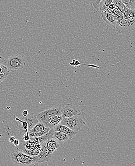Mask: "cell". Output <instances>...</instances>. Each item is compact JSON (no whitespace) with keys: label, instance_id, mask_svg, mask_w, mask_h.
<instances>
[{"label":"cell","instance_id":"cell-1","mask_svg":"<svg viewBox=\"0 0 135 166\" xmlns=\"http://www.w3.org/2000/svg\"><path fill=\"white\" fill-rule=\"evenodd\" d=\"M3 64L9 71H19L24 68L25 59L20 55H12L4 60Z\"/></svg>","mask_w":135,"mask_h":166},{"label":"cell","instance_id":"cell-2","mask_svg":"<svg viewBox=\"0 0 135 166\" xmlns=\"http://www.w3.org/2000/svg\"><path fill=\"white\" fill-rule=\"evenodd\" d=\"M60 124L68 126L77 133L82 127L86 124V122L80 115H76L70 117H62Z\"/></svg>","mask_w":135,"mask_h":166},{"label":"cell","instance_id":"cell-3","mask_svg":"<svg viewBox=\"0 0 135 166\" xmlns=\"http://www.w3.org/2000/svg\"><path fill=\"white\" fill-rule=\"evenodd\" d=\"M135 20L127 18L118 20L116 23V30L119 34H128L135 29Z\"/></svg>","mask_w":135,"mask_h":166},{"label":"cell","instance_id":"cell-4","mask_svg":"<svg viewBox=\"0 0 135 166\" xmlns=\"http://www.w3.org/2000/svg\"><path fill=\"white\" fill-rule=\"evenodd\" d=\"M52 153H50L47 149L46 143L41 145L40 149L37 156L36 163H42L47 162L51 160Z\"/></svg>","mask_w":135,"mask_h":166},{"label":"cell","instance_id":"cell-5","mask_svg":"<svg viewBox=\"0 0 135 166\" xmlns=\"http://www.w3.org/2000/svg\"><path fill=\"white\" fill-rule=\"evenodd\" d=\"M82 114L81 111L78 108L70 103H67L64 107L62 109V117H70Z\"/></svg>","mask_w":135,"mask_h":166},{"label":"cell","instance_id":"cell-6","mask_svg":"<svg viewBox=\"0 0 135 166\" xmlns=\"http://www.w3.org/2000/svg\"><path fill=\"white\" fill-rule=\"evenodd\" d=\"M101 16L102 19L107 25L113 28H115L117 20L112 12L107 8L101 11Z\"/></svg>","mask_w":135,"mask_h":166},{"label":"cell","instance_id":"cell-7","mask_svg":"<svg viewBox=\"0 0 135 166\" xmlns=\"http://www.w3.org/2000/svg\"><path fill=\"white\" fill-rule=\"evenodd\" d=\"M26 154L17 149L11 153V160L15 165H21L22 161Z\"/></svg>","mask_w":135,"mask_h":166},{"label":"cell","instance_id":"cell-8","mask_svg":"<svg viewBox=\"0 0 135 166\" xmlns=\"http://www.w3.org/2000/svg\"><path fill=\"white\" fill-rule=\"evenodd\" d=\"M53 130L54 131L61 132L63 133H65L68 136L70 140L72 139L73 137L77 134V133L72 130L71 129H70L69 127L61 124H59L57 126L54 127Z\"/></svg>","mask_w":135,"mask_h":166},{"label":"cell","instance_id":"cell-9","mask_svg":"<svg viewBox=\"0 0 135 166\" xmlns=\"http://www.w3.org/2000/svg\"><path fill=\"white\" fill-rule=\"evenodd\" d=\"M22 120L27 123L29 131L38 122L37 115L34 114V113L28 114L27 116L24 117Z\"/></svg>","mask_w":135,"mask_h":166},{"label":"cell","instance_id":"cell-10","mask_svg":"<svg viewBox=\"0 0 135 166\" xmlns=\"http://www.w3.org/2000/svg\"><path fill=\"white\" fill-rule=\"evenodd\" d=\"M45 143L47 149L51 153H53L60 147V144L53 137L47 140Z\"/></svg>","mask_w":135,"mask_h":166},{"label":"cell","instance_id":"cell-11","mask_svg":"<svg viewBox=\"0 0 135 166\" xmlns=\"http://www.w3.org/2000/svg\"><path fill=\"white\" fill-rule=\"evenodd\" d=\"M53 138H54L56 140L58 141L59 144L64 143L66 141L69 140L68 136L65 134L60 131H54L53 132Z\"/></svg>","mask_w":135,"mask_h":166},{"label":"cell","instance_id":"cell-12","mask_svg":"<svg viewBox=\"0 0 135 166\" xmlns=\"http://www.w3.org/2000/svg\"><path fill=\"white\" fill-rule=\"evenodd\" d=\"M62 108L61 107H56L48 109L41 112L42 114H45L51 117L57 115H62Z\"/></svg>","mask_w":135,"mask_h":166},{"label":"cell","instance_id":"cell-13","mask_svg":"<svg viewBox=\"0 0 135 166\" xmlns=\"http://www.w3.org/2000/svg\"><path fill=\"white\" fill-rule=\"evenodd\" d=\"M37 117L38 120V122L39 123L44 124L45 126L50 128V129L53 128L49 123L50 116L45 115V114H42L40 113L37 115Z\"/></svg>","mask_w":135,"mask_h":166},{"label":"cell","instance_id":"cell-14","mask_svg":"<svg viewBox=\"0 0 135 166\" xmlns=\"http://www.w3.org/2000/svg\"><path fill=\"white\" fill-rule=\"evenodd\" d=\"M37 156H30L26 154L22 161L21 166H29L33 165L36 163Z\"/></svg>","mask_w":135,"mask_h":166},{"label":"cell","instance_id":"cell-15","mask_svg":"<svg viewBox=\"0 0 135 166\" xmlns=\"http://www.w3.org/2000/svg\"><path fill=\"white\" fill-rule=\"evenodd\" d=\"M53 128L50 129V130L45 133L44 135L38 137H36L37 139L38 142L40 144H42L43 143L45 142L47 140L49 139V138H52L53 137Z\"/></svg>","mask_w":135,"mask_h":166},{"label":"cell","instance_id":"cell-16","mask_svg":"<svg viewBox=\"0 0 135 166\" xmlns=\"http://www.w3.org/2000/svg\"><path fill=\"white\" fill-rule=\"evenodd\" d=\"M50 130V128L45 126V125L42 123L38 122L35 126L31 129L30 130L29 132L32 131H41L44 132H48Z\"/></svg>","mask_w":135,"mask_h":166},{"label":"cell","instance_id":"cell-17","mask_svg":"<svg viewBox=\"0 0 135 166\" xmlns=\"http://www.w3.org/2000/svg\"><path fill=\"white\" fill-rule=\"evenodd\" d=\"M62 119V115H55L51 116L49 118V123L53 128L61 123Z\"/></svg>","mask_w":135,"mask_h":166},{"label":"cell","instance_id":"cell-18","mask_svg":"<svg viewBox=\"0 0 135 166\" xmlns=\"http://www.w3.org/2000/svg\"><path fill=\"white\" fill-rule=\"evenodd\" d=\"M70 65L71 66H73L74 67H78L79 66L84 65L90 67L94 68H99V67L98 66L95 65L94 64H83V63H80L78 60H75V59H73L72 60V62H70Z\"/></svg>","mask_w":135,"mask_h":166},{"label":"cell","instance_id":"cell-19","mask_svg":"<svg viewBox=\"0 0 135 166\" xmlns=\"http://www.w3.org/2000/svg\"><path fill=\"white\" fill-rule=\"evenodd\" d=\"M113 0H102L100 3L98 10L100 11H104L108 8L109 5L112 3Z\"/></svg>","mask_w":135,"mask_h":166},{"label":"cell","instance_id":"cell-20","mask_svg":"<svg viewBox=\"0 0 135 166\" xmlns=\"http://www.w3.org/2000/svg\"><path fill=\"white\" fill-rule=\"evenodd\" d=\"M123 14H124V17L135 20V10L129 9V8H126L124 12H123Z\"/></svg>","mask_w":135,"mask_h":166},{"label":"cell","instance_id":"cell-21","mask_svg":"<svg viewBox=\"0 0 135 166\" xmlns=\"http://www.w3.org/2000/svg\"><path fill=\"white\" fill-rule=\"evenodd\" d=\"M15 120V121H18V122L21 123V124L19 125L20 130L22 131L25 130L26 131V134L29 135V130H28V125H27V123L25 121L20 119L17 118V117H16Z\"/></svg>","mask_w":135,"mask_h":166},{"label":"cell","instance_id":"cell-22","mask_svg":"<svg viewBox=\"0 0 135 166\" xmlns=\"http://www.w3.org/2000/svg\"><path fill=\"white\" fill-rule=\"evenodd\" d=\"M127 8L135 10V1L133 0H121Z\"/></svg>","mask_w":135,"mask_h":166},{"label":"cell","instance_id":"cell-23","mask_svg":"<svg viewBox=\"0 0 135 166\" xmlns=\"http://www.w3.org/2000/svg\"><path fill=\"white\" fill-rule=\"evenodd\" d=\"M112 12V13L116 17L117 20L123 18H124V15L123 12H122L117 7Z\"/></svg>","mask_w":135,"mask_h":166},{"label":"cell","instance_id":"cell-24","mask_svg":"<svg viewBox=\"0 0 135 166\" xmlns=\"http://www.w3.org/2000/svg\"><path fill=\"white\" fill-rule=\"evenodd\" d=\"M117 7L122 12H124L125 10L127 8L125 5L123 4L121 0H113V2Z\"/></svg>","mask_w":135,"mask_h":166},{"label":"cell","instance_id":"cell-25","mask_svg":"<svg viewBox=\"0 0 135 166\" xmlns=\"http://www.w3.org/2000/svg\"><path fill=\"white\" fill-rule=\"evenodd\" d=\"M46 133L41 131L29 132V136L30 137H38L44 135Z\"/></svg>","mask_w":135,"mask_h":166},{"label":"cell","instance_id":"cell-26","mask_svg":"<svg viewBox=\"0 0 135 166\" xmlns=\"http://www.w3.org/2000/svg\"><path fill=\"white\" fill-rule=\"evenodd\" d=\"M6 73H10L9 70L3 64L0 63V74H3Z\"/></svg>","mask_w":135,"mask_h":166},{"label":"cell","instance_id":"cell-27","mask_svg":"<svg viewBox=\"0 0 135 166\" xmlns=\"http://www.w3.org/2000/svg\"><path fill=\"white\" fill-rule=\"evenodd\" d=\"M102 1V0H94L93 6L95 11H98L99 4Z\"/></svg>","mask_w":135,"mask_h":166},{"label":"cell","instance_id":"cell-28","mask_svg":"<svg viewBox=\"0 0 135 166\" xmlns=\"http://www.w3.org/2000/svg\"><path fill=\"white\" fill-rule=\"evenodd\" d=\"M9 74V73H3V74H0V83L6 79V78L8 76Z\"/></svg>","mask_w":135,"mask_h":166},{"label":"cell","instance_id":"cell-29","mask_svg":"<svg viewBox=\"0 0 135 166\" xmlns=\"http://www.w3.org/2000/svg\"><path fill=\"white\" fill-rule=\"evenodd\" d=\"M116 7H117V6H116V5H114L113 2H112V3H111V4H110V5H109L108 8L110 11L112 12V11H113V10H114V9H115Z\"/></svg>","mask_w":135,"mask_h":166},{"label":"cell","instance_id":"cell-30","mask_svg":"<svg viewBox=\"0 0 135 166\" xmlns=\"http://www.w3.org/2000/svg\"><path fill=\"white\" fill-rule=\"evenodd\" d=\"M23 140L24 141H26V142H28V141H29L30 140V137L29 135H27V134H25V135L23 137Z\"/></svg>","mask_w":135,"mask_h":166},{"label":"cell","instance_id":"cell-31","mask_svg":"<svg viewBox=\"0 0 135 166\" xmlns=\"http://www.w3.org/2000/svg\"><path fill=\"white\" fill-rule=\"evenodd\" d=\"M13 143L14 145L15 146H16V147H18V146L19 145L20 142L18 140V139H15V140H14V141Z\"/></svg>","mask_w":135,"mask_h":166},{"label":"cell","instance_id":"cell-32","mask_svg":"<svg viewBox=\"0 0 135 166\" xmlns=\"http://www.w3.org/2000/svg\"><path fill=\"white\" fill-rule=\"evenodd\" d=\"M15 139H16V138H15V137H14V136H11V137H9L8 140H9V141L10 143H13L14 141V140H15Z\"/></svg>","mask_w":135,"mask_h":166},{"label":"cell","instance_id":"cell-33","mask_svg":"<svg viewBox=\"0 0 135 166\" xmlns=\"http://www.w3.org/2000/svg\"><path fill=\"white\" fill-rule=\"evenodd\" d=\"M28 114H29V113H28V111L27 110H25L22 112V114H23V116L24 117L27 116Z\"/></svg>","mask_w":135,"mask_h":166},{"label":"cell","instance_id":"cell-34","mask_svg":"<svg viewBox=\"0 0 135 166\" xmlns=\"http://www.w3.org/2000/svg\"><path fill=\"white\" fill-rule=\"evenodd\" d=\"M133 1H135V0H133Z\"/></svg>","mask_w":135,"mask_h":166}]
</instances>
